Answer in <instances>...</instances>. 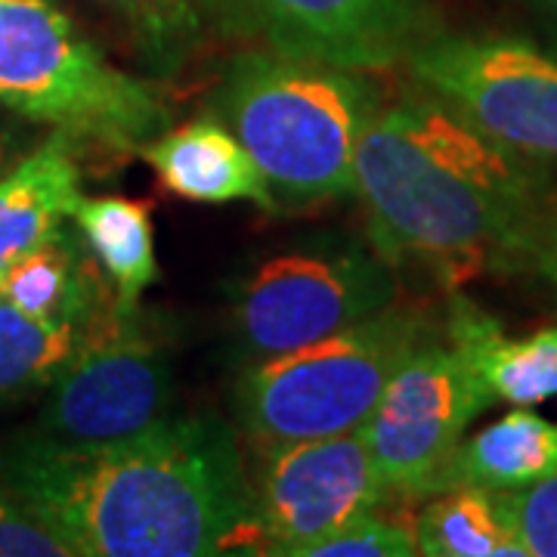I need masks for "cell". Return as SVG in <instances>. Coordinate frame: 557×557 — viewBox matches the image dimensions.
<instances>
[{"mask_svg": "<svg viewBox=\"0 0 557 557\" xmlns=\"http://www.w3.org/2000/svg\"><path fill=\"white\" fill-rule=\"evenodd\" d=\"M406 65L424 94L496 146L557 164V53L511 35H428Z\"/></svg>", "mask_w": 557, "mask_h": 557, "instance_id": "obj_7", "label": "cell"}, {"mask_svg": "<svg viewBox=\"0 0 557 557\" xmlns=\"http://www.w3.org/2000/svg\"><path fill=\"white\" fill-rule=\"evenodd\" d=\"M81 177V156L62 134L38 143L0 177V270L60 233L84 199Z\"/></svg>", "mask_w": 557, "mask_h": 557, "instance_id": "obj_14", "label": "cell"}, {"mask_svg": "<svg viewBox=\"0 0 557 557\" xmlns=\"http://www.w3.org/2000/svg\"><path fill=\"white\" fill-rule=\"evenodd\" d=\"M115 10L143 47L156 72H177L199 38V13L193 0H100Z\"/></svg>", "mask_w": 557, "mask_h": 557, "instance_id": "obj_19", "label": "cell"}, {"mask_svg": "<svg viewBox=\"0 0 557 557\" xmlns=\"http://www.w3.org/2000/svg\"><path fill=\"white\" fill-rule=\"evenodd\" d=\"M214 106L258 164L273 205L313 208L354 193L359 143L379 97L354 69L260 50L233 60Z\"/></svg>", "mask_w": 557, "mask_h": 557, "instance_id": "obj_3", "label": "cell"}, {"mask_svg": "<svg viewBox=\"0 0 557 557\" xmlns=\"http://www.w3.org/2000/svg\"><path fill=\"white\" fill-rule=\"evenodd\" d=\"M542 171L418 87L375 109L359 143L354 196L381 258L421 267L456 292L490 273L533 270L557 205Z\"/></svg>", "mask_w": 557, "mask_h": 557, "instance_id": "obj_2", "label": "cell"}, {"mask_svg": "<svg viewBox=\"0 0 557 557\" xmlns=\"http://www.w3.org/2000/svg\"><path fill=\"white\" fill-rule=\"evenodd\" d=\"M384 502L381 508L344 523L332 536L317 542L307 557H409L418 555L416 518L399 511L409 502Z\"/></svg>", "mask_w": 557, "mask_h": 557, "instance_id": "obj_20", "label": "cell"}, {"mask_svg": "<svg viewBox=\"0 0 557 557\" xmlns=\"http://www.w3.org/2000/svg\"><path fill=\"white\" fill-rule=\"evenodd\" d=\"M100 317L38 319L0 298V406L47 391L78 357L90 325Z\"/></svg>", "mask_w": 557, "mask_h": 557, "instance_id": "obj_17", "label": "cell"}, {"mask_svg": "<svg viewBox=\"0 0 557 557\" xmlns=\"http://www.w3.org/2000/svg\"><path fill=\"white\" fill-rule=\"evenodd\" d=\"M384 502L394 498L359 428L267 449L255 486L260 552L307 557L317 542Z\"/></svg>", "mask_w": 557, "mask_h": 557, "instance_id": "obj_10", "label": "cell"}, {"mask_svg": "<svg viewBox=\"0 0 557 557\" xmlns=\"http://www.w3.org/2000/svg\"><path fill=\"white\" fill-rule=\"evenodd\" d=\"M536 10H542L545 16H552V20H557V0H530Z\"/></svg>", "mask_w": 557, "mask_h": 557, "instance_id": "obj_25", "label": "cell"}, {"mask_svg": "<svg viewBox=\"0 0 557 557\" xmlns=\"http://www.w3.org/2000/svg\"><path fill=\"white\" fill-rule=\"evenodd\" d=\"M394 267L344 236H310L263 258L233 300L239 357L263 359L329 338L397 300Z\"/></svg>", "mask_w": 557, "mask_h": 557, "instance_id": "obj_6", "label": "cell"}, {"mask_svg": "<svg viewBox=\"0 0 557 557\" xmlns=\"http://www.w3.org/2000/svg\"><path fill=\"white\" fill-rule=\"evenodd\" d=\"M493 403L446 329L418 341L359 424L391 498L416 502L440 493L468 424Z\"/></svg>", "mask_w": 557, "mask_h": 557, "instance_id": "obj_9", "label": "cell"}, {"mask_svg": "<svg viewBox=\"0 0 557 557\" xmlns=\"http://www.w3.org/2000/svg\"><path fill=\"white\" fill-rule=\"evenodd\" d=\"M270 50L375 72L428 38L434 0H218Z\"/></svg>", "mask_w": 557, "mask_h": 557, "instance_id": "obj_11", "label": "cell"}, {"mask_svg": "<svg viewBox=\"0 0 557 557\" xmlns=\"http://www.w3.org/2000/svg\"><path fill=\"white\" fill-rule=\"evenodd\" d=\"M139 156L177 199L199 205L255 201L276 211L255 159L220 119H196L174 131H161L139 146Z\"/></svg>", "mask_w": 557, "mask_h": 557, "instance_id": "obj_12", "label": "cell"}, {"mask_svg": "<svg viewBox=\"0 0 557 557\" xmlns=\"http://www.w3.org/2000/svg\"><path fill=\"white\" fill-rule=\"evenodd\" d=\"M552 474H557V421L536 416L533 406H518L458 443L443 490L483 486L502 493L523 490Z\"/></svg>", "mask_w": 557, "mask_h": 557, "instance_id": "obj_15", "label": "cell"}, {"mask_svg": "<svg viewBox=\"0 0 557 557\" xmlns=\"http://www.w3.org/2000/svg\"><path fill=\"white\" fill-rule=\"evenodd\" d=\"M38 434L62 446H112L171 418L174 372L149 319L112 304L47 387Z\"/></svg>", "mask_w": 557, "mask_h": 557, "instance_id": "obj_8", "label": "cell"}, {"mask_svg": "<svg viewBox=\"0 0 557 557\" xmlns=\"http://www.w3.org/2000/svg\"><path fill=\"white\" fill-rule=\"evenodd\" d=\"M0 474L72 557H208L260 545L255 490L218 416L164 418L94 449L28 431L0 446Z\"/></svg>", "mask_w": 557, "mask_h": 557, "instance_id": "obj_1", "label": "cell"}, {"mask_svg": "<svg viewBox=\"0 0 557 557\" xmlns=\"http://www.w3.org/2000/svg\"><path fill=\"white\" fill-rule=\"evenodd\" d=\"M72 220L112 282L115 304L121 310H137L143 292L159 282L152 208L124 196H84Z\"/></svg>", "mask_w": 557, "mask_h": 557, "instance_id": "obj_16", "label": "cell"}, {"mask_svg": "<svg viewBox=\"0 0 557 557\" xmlns=\"http://www.w3.org/2000/svg\"><path fill=\"white\" fill-rule=\"evenodd\" d=\"M35 146H38V143H32L25 127H20L16 121L7 119V115L0 112V177H3L16 161L25 159Z\"/></svg>", "mask_w": 557, "mask_h": 557, "instance_id": "obj_23", "label": "cell"}, {"mask_svg": "<svg viewBox=\"0 0 557 557\" xmlns=\"http://www.w3.org/2000/svg\"><path fill=\"white\" fill-rule=\"evenodd\" d=\"M533 273L545 278L557 295V205L552 208V214L545 220L542 239H539L536 258H533Z\"/></svg>", "mask_w": 557, "mask_h": 557, "instance_id": "obj_24", "label": "cell"}, {"mask_svg": "<svg viewBox=\"0 0 557 557\" xmlns=\"http://www.w3.org/2000/svg\"><path fill=\"white\" fill-rule=\"evenodd\" d=\"M0 557H72L62 542L38 515L28 511L13 486L0 474Z\"/></svg>", "mask_w": 557, "mask_h": 557, "instance_id": "obj_22", "label": "cell"}, {"mask_svg": "<svg viewBox=\"0 0 557 557\" xmlns=\"http://www.w3.org/2000/svg\"><path fill=\"white\" fill-rule=\"evenodd\" d=\"M498 505L527 557H557V474L523 490H502Z\"/></svg>", "mask_w": 557, "mask_h": 557, "instance_id": "obj_21", "label": "cell"}, {"mask_svg": "<svg viewBox=\"0 0 557 557\" xmlns=\"http://www.w3.org/2000/svg\"><path fill=\"white\" fill-rule=\"evenodd\" d=\"M0 106L78 156H137L168 124L159 90L106 62L50 0H0Z\"/></svg>", "mask_w": 557, "mask_h": 557, "instance_id": "obj_4", "label": "cell"}, {"mask_svg": "<svg viewBox=\"0 0 557 557\" xmlns=\"http://www.w3.org/2000/svg\"><path fill=\"white\" fill-rule=\"evenodd\" d=\"M443 329L496 403L539 406L557 397V329L508 338L496 319L458 295Z\"/></svg>", "mask_w": 557, "mask_h": 557, "instance_id": "obj_13", "label": "cell"}, {"mask_svg": "<svg viewBox=\"0 0 557 557\" xmlns=\"http://www.w3.org/2000/svg\"><path fill=\"white\" fill-rule=\"evenodd\" d=\"M418 555L428 557H527L498 493L483 486H449L431 496L416 518Z\"/></svg>", "mask_w": 557, "mask_h": 557, "instance_id": "obj_18", "label": "cell"}, {"mask_svg": "<svg viewBox=\"0 0 557 557\" xmlns=\"http://www.w3.org/2000/svg\"><path fill=\"white\" fill-rule=\"evenodd\" d=\"M431 329L428 313L391 304L329 338L255 359L233 397L242 434L267 453L357 431Z\"/></svg>", "mask_w": 557, "mask_h": 557, "instance_id": "obj_5", "label": "cell"}]
</instances>
